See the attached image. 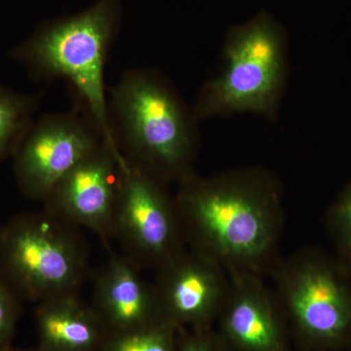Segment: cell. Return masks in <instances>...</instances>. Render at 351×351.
Wrapping results in <instances>:
<instances>
[{
    "mask_svg": "<svg viewBox=\"0 0 351 351\" xmlns=\"http://www.w3.org/2000/svg\"><path fill=\"white\" fill-rule=\"evenodd\" d=\"M78 228L45 208L0 228V274L18 297L39 304L78 295L89 265Z\"/></svg>",
    "mask_w": 351,
    "mask_h": 351,
    "instance_id": "obj_5",
    "label": "cell"
},
{
    "mask_svg": "<svg viewBox=\"0 0 351 351\" xmlns=\"http://www.w3.org/2000/svg\"><path fill=\"white\" fill-rule=\"evenodd\" d=\"M93 306L112 335L136 331L162 320L154 284L130 258L112 255L95 284Z\"/></svg>",
    "mask_w": 351,
    "mask_h": 351,
    "instance_id": "obj_12",
    "label": "cell"
},
{
    "mask_svg": "<svg viewBox=\"0 0 351 351\" xmlns=\"http://www.w3.org/2000/svg\"><path fill=\"white\" fill-rule=\"evenodd\" d=\"M36 323L40 351H94L108 338L94 309L77 295L39 302Z\"/></svg>",
    "mask_w": 351,
    "mask_h": 351,
    "instance_id": "obj_13",
    "label": "cell"
},
{
    "mask_svg": "<svg viewBox=\"0 0 351 351\" xmlns=\"http://www.w3.org/2000/svg\"><path fill=\"white\" fill-rule=\"evenodd\" d=\"M108 115L113 137L128 162L166 186L195 174L197 122L156 71L126 73L112 90Z\"/></svg>",
    "mask_w": 351,
    "mask_h": 351,
    "instance_id": "obj_2",
    "label": "cell"
},
{
    "mask_svg": "<svg viewBox=\"0 0 351 351\" xmlns=\"http://www.w3.org/2000/svg\"><path fill=\"white\" fill-rule=\"evenodd\" d=\"M18 295L0 274V351L8 348L20 315Z\"/></svg>",
    "mask_w": 351,
    "mask_h": 351,
    "instance_id": "obj_17",
    "label": "cell"
},
{
    "mask_svg": "<svg viewBox=\"0 0 351 351\" xmlns=\"http://www.w3.org/2000/svg\"><path fill=\"white\" fill-rule=\"evenodd\" d=\"M228 294L217 319L221 346L232 351H287L282 311L263 277H230Z\"/></svg>",
    "mask_w": 351,
    "mask_h": 351,
    "instance_id": "obj_11",
    "label": "cell"
},
{
    "mask_svg": "<svg viewBox=\"0 0 351 351\" xmlns=\"http://www.w3.org/2000/svg\"><path fill=\"white\" fill-rule=\"evenodd\" d=\"M2 351H9L8 348H6V350H2Z\"/></svg>",
    "mask_w": 351,
    "mask_h": 351,
    "instance_id": "obj_19",
    "label": "cell"
},
{
    "mask_svg": "<svg viewBox=\"0 0 351 351\" xmlns=\"http://www.w3.org/2000/svg\"><path fill=\"white\" fill-rule=\"evenodd\" d=\"M221 58V69L202 85L191 108L195 121L239 113L276 120L289 71L282 25L262 11L228 32Z\"/></svg>",
    "mask_w": 351,
    "mask_h": 351,
    "instance_id": "obj_3",
    "label": "cell"
},
{
    "mask_svg": "<svg viewBox=\"0 0 351 351\" xmlns=\"http://www.w3.org/2000/svg\"><path fill=\"white\" fill-rule=\"evenodd\" d=\"M269 276L282 313L307 350L351 346V276L335 256L304 247L280 258Z\"/></svg>",
    "mask_w": 351,
    "mask_h": 351,
    "instance_id": "obj_6",
    "label": "cell"
},
{
    "mask_svg": "<svg viewBox=\"0 0 351 351\" xmlns=\"http://www.w3.org/2000/svg\"><path fill=\"white\" fill-rule=\"evenodd\" d=\"M120 188L112 237L138 267L158 270L188 248L174 196L166 184L128 162H120Z\"/></svg>",
    "mask_w": 351,
    "mask_h": 351,
    "instance_id": "obj_7",
    "label": "cell"
},
{
    "mask_svg": "<svg viewBox=\"0 0 351 351\" xmlns=\"http://www.w3.org/2000/svg\"><path fill=\"white\" fill-rule=\"evenodd\" d=\"M325 223L335 258L351 276V177L328 209Z\"/></svg>",
    "mask_w": 351,
    "mask_h": 351,
    "instance_id": "obj_16",
    "label": "cell"
},
{
    "mask_svg": "<svg viewBox=\"0 0 351 351\" xmlns=\"http://www.w3.org/2000/svg\"><path fill=\"white\" fill-rule=\"evenodd\" d=\"M36 97L0 86V161L12 156L32 126L38 108Z\"/></svg>",
    "mask_w": 351,
    "mask_h": 351,
    "instance_id": "obj_14",
    "label": "cell"
},
{
    "mask_svg": "<svg viewBox=\"0 0 351 351\" xmlns=\"http://www.w3.org/2000/svg\"><path fill=\"white\" fill-rule=\"evenodd\" d=\"M176 205L186 245L230 277L270 276L280 260L283 186L271 171L235 168L178 184Z\"/></svg>",
    "mask_w": 351,
    "mask_h": 351,
    "instance_id": "obj_1",
    "label": "cell"
},
{
    "mask_svg": "<svg viewBox=\"0 0 351 351\" xmlns=\"http://www.w3.org/2000/svg\"><path fill=\"white\" fill-rule=\"evenodd\" d=\"M114 19L112 4L100 2L82 15L36 32L11 57L36 80L66 78L86 104L104 142L121 154L110 126L104 78Z\"/></svg>",
    "mask_w": 351,
    "mask_h": 351,
    "instance_id": "obj_4",
    "label": "cell"
},
{
    "mask_svg": "<svg viewBox=\"0 0 351 351\" xmlns=\"http://www.w3.org/2000/svg\"><path fill=\"white\" fill-rule=\"evenodd\" d=\"M178 343V351H221L219 339L212 336L208 329H195L191 334L182 332Z\"/></svg>",
    "mask_w": 351,
    "mask_h": 351,
    "instance_id": "obj_18",
    "label": "cell"
},
{
    "mask_svg": "<svg viewBox=\"0 0 351 351\" xmlns=\"http://www.w3.org/2000/svg\"><path fill=\"white\" fill-rule=\"evenodd\" d=\"M180 330L162 319L143 329L108 336L104 351H177Z\"/></svg>",
    "mask_w": 351,
    "mask_h": 351,
    "instance_id": "obj_15",
    "label": "cell"
},
{
    "mask_svg": "<svg viewBox=\"0 0 351 351\" xmlns=\"http://www.w3.org/2000/svg\"><path fill=\"white\" fill-rule=\"evenodd\" d=\"M123 159L103 141L55 186L44 201L45 209L91 230L108 245L112 239Z\"/></svg>",
    "mask_w": 351,
    "mask_h": 351,
    "instance_id": "obj_9",
    "label": "cell"
},
{
    "mask_svg": "<svg viewBox=\"0 0 351 351\" xmlns=\"http://www.w3.org/2000/svg\"><path fill=\"white\" fill-rule=\"evenodd\" d=\"M154 284L162 319L182 329H208L218 317L230 276L213 261L186 248L156 270Z\"/></svg>",
    "mask_w": 351,
    "mask_h": 351,
    "instance_id": "obj_10",
    "label": "cell"
},
{
    "mask_svg": "<svg viewBox=\"0 0 351 351\" xmlns=\"http://www.w3.org/2000/svg\"><path fill=\"white\" fill-rule=\"evenodd\" d=\"M103 141L77 115H43L32 124L13 154L14 174L23 195L44 202Z\"/></svg>",
    "mask_w": 351,
    "mask_h": 351,
    "instance_id": "obj_8",
    "label": "cell"
}]
</instances>
